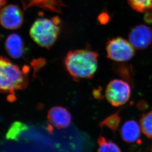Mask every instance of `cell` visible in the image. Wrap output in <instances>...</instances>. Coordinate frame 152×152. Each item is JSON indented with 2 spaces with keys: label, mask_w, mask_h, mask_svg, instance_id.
Here are the masks:
<instances>
[{
  "label": "cell",
  "mask_w": 152,
  "mask_h": 152,
  "mask_svg": "<svg viewBox=\"0 0 152 152\" xmlns=\"http://www.w3.org/2000/svg\"><path fill=\"white\" fill-rule=\"evenodd\" d=\"M141 127L137 122L128 120L124 123L121 128L120 135L122 139L128 143L138 142L141 134Z\"/></svg>",
  "instance_id": "obj_9"
},
{
  "label": "cell",
  "mask_w": 152,
  "mask_h": 152,
  "mask_svg": "<svg viewBox=\"0 0 152 152\" xmlns=\"http://www.w3.org/2000/svg\"><path fill=\"white\" fill-rule=\"evenodd\" d=\"M99 148L97 152H121L120 148L112 141L100 137L98 140Z\"/></svg>",
  "instance_id": "obj_14"
},
{
  "label": "cell",
  "mask_w": 152,
  "mask_h": 152,
  "mask_svg": "<svg viewBox=\"0 0 152 152\" xmlns=\"http://www.w3.org/2000/svg\"><path fill=\"white\" fill-rule=\"evenodd\" d=\"M129 41L135 49H146L152 43V30L145 25L135 26L129 32Z\"/></svg>",
  "instance_id": "obj_6"
},
{
  "label": "cell",
  "mask_w": 152,
  "mask_h": 152,
  "mask_svg": "<svg viewBox=\"0 0 152 152\" xmlns=\"http://www.w3.org/2000/svg\"><path fill=\"white\" fill-rule=\"evenodd\" d=\"M151 152H152V146H151Z\"/></svg>",
  "instance_id": "obj_18"
},
{
  "label": "cell",
  "mask_w": 152,
  "mask_h": 152,
  "mask_svg": "<svg viewBox=\"0 0 152 152\" xmlns=\"http://www.w3.org/2000/svg\"><path fill=\"white\" fill-rule=\"evenodd\" d=\"M132 9L140 13H148L152 10V0H128Z\"/></svg>",
  "instance_id": "obj_15"
},
{
  "label": "cell",
  "mask_w": 152,
  "mask_h": 152,
  "mask_svg": "<svg viewBox=\"0 0 152 152\" xmlns=\"http://www.w3.org/2000/svg\"><path fill=\"white\" fill-rule=\"evenodd\" d=\"M23 21V14L17 6L11 4L1 10V23L4 28L10 30L17 29L21 26Z\"/></svg>",
  "instance_id": "obj_7"
},
{
  "label": "cell",
  "mask_w": 152,
  "mask_h": 152,
  "mask_svg": "<svg viewBox=\"0 0 152 152\" xmlns=\"http://www.w3.org/2000/svg\"><path fill=\"white\" fill-rule=\"evenodd\" d=\"M107 57L117 62H125L132 59L135 55V48L129 41L121 37L109 40L106 46Z\"/></svg>",
  "instance_id": "obj_4"
},
{
  "label": "cell",
  "mask_w": 152,
  "mask_h": 152,
  "mask_svg": "<svg viewBox=\"0 0 152 152\" xmlns=\"http://www.w3.org/2000/svg\"><path fill=\"white\" fill-rule=\"evenodd\" d=\"M0 88L4 93L12 94L16 90L27 86L28 79L18 66L7 58L1 56L0 61Z\"/></svg>",
  "instance_id": "obj_2"
},
{
  "label": "cell",
  "mask_w": 152,
  "mask_h": 152,
  "mask_svg": "<svg viewBox=\"0 0 152 152\" xmlns=\"http://www.w3.org/2000/svg\"><path fill=\"white\" fill-rule=\"evenodd\" d=\"M98 57L97 52L88 49L72 50L65 58V66L75 80L91 79L97 70Z\"/></svg>",
  "instance_id": "obj_1"
},
{
  "label": "cell",
  "mask_w": 152,
  "mask_h": 152,
  "mask_svg": "<svg viewBox=\"0 0 152 152\" xmlns=\"http://www.w3.org/2000/svg\"><path fill=\"white\" fill-rule=\"evenodd\" d=\"M131 88L128 82L115 79L107 85L105 96L113 106H120L127 103L131 97Z\"/></svg>",
  "instance_id": "obj_5"
},
{
  "label": "cell",
  "mask_w": 152,
  "mask_h": 152,
  "mask_svg": "<svg viewBox=\"0 0 152 152\" xmlns=\"http://www.w3.org/2000/svg\"><path fill=\"white\" fill-rule=\"evenodd\" d=\"M140 123L141 129L144 134L152 138V110L142 115Z\"/></svg>",
  "instance_id": "obj_13"
},
{
  "label": "cell",
  "mask_w": 152,
  "mask_h": 152,
  "mask_svg": "<svg viewBox=\"0 0 152 152\" xmlns=\"http://www.w3.org/2000/svg\"><path fill=\"white\" fill-rule=\"evenodd\" d=\"M150 12L147 13L145 16V21L149 24L152 23V13Z\"/></svg>",
  "instance_id": "obj_17"
},
{
  "label": "cell",
  "mask_w": 152,
  "mask_h": 152,
  "mask_svg": "<svg viewBox=\"0 0 152 152\" xmlns=\"http://www.w3.org/2000/svg\"><path fill=\"white\" fill-rule=\"evenodd\" d=\"M120 111V110L117 112L116 113L112 114L105 119L104 120L102 121L99 123V126L100 127L106 126L113 131H116L118 129L121 121L120 117L118 115Z\"/></svg>",
  "instance_id": "obj_16"
},
{
  "label": "cell",
  "mask_w": 152,
  "mask_h": 152,
  "mask_svg": "<svg viewBox=\"0 0 152 152\" xmlns=\"http://www.w3.org/2000/svg\"><path fill=\"white\" fill-rule=\"evenodd\" d=\"M59 20L39 18L34 22L30 31L32 39L42 47L49 49L54 44L59 35Z\"/></svg>",
  "instance_id": "obj_3"
},
{
  "label": "cell",
  "mask_w": 152,
  "mask_h": 152,
  "mask_svg": "<svg viewBox=\"0 0 152 152\" xmlns=\"http://www.w3.org/2000/svg\"><path fill=\"white\" fill-rule=\"evenodd\" d=\"M48 118L53 126L59 129L68 128L72 121L70 113L65 108L60 106L51 108L48 112Z\"/></svg>",
  "instance_id": "obj_8"
},
{
  "label": "cell",
  "mask_w": 152,
  "mask_h": 152,
  "mask_svg": "<svg viewBox=\"0 0 152 152\" xmlns=\"http://www.w3.org/2000/svg\"><path fill=\"white\" fill-rule=\"evenodd\" d=\"M5 49L7 53L12 58H21L24 52V44L23 40L17 34H10L6 40Z\"/></svg>",
  "instance_id": "obj_10"
},
{
  "label": "cell",
  "mask_w": 152,
  "mask_h": 152,
  "mask_svg": "<svg viewBox=\"0 0 152 152\" xmlns=\"http://www.w3.org/2000/svg\"><path fill=\"white\" fill-rule=\"evenodd\" d=\"M28 126L22 122L16 121L12 123L6 135L7 140L18 141L23 132L27 131Z\"/></svg>",
  "instance_id": "obj_12"
},
{
  "label": "cell",
  "mask_w": 152,
  "mask_h": 152,
  "mask_svg": "<svg viewBox=\"0 0 152 152\" xmlns=\"http://www.w3.org/2000/svg\"><path fill=\"white\" fill-rule=\"evenodd\" d=\"M113 69L115 73L120 76L124 80L133 85L134 73L133 68L131 65L125 64L124 62H119L114 65Z\"/></svg>",
  "instance_id": "obj_11"
}]
</instances>
